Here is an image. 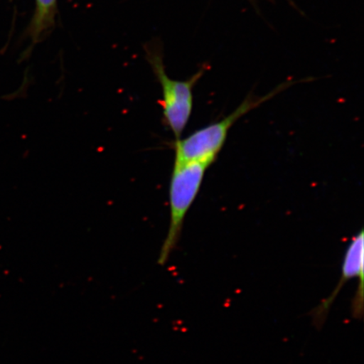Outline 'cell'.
<instances>
[{"label":"cell","instance_id":"obj_1","mask_svg":"<svg viewBox=\"0 0 364 364\" xmlns=\"http://www.w3.org/2000/svg\"><path fill=\"white\" fill-rule=\"evenodd\" d=\"M295 83L292 80L284 82L262 97L248 95L233 112L222 120L202 127L186 138L176 140L173 143L174 163L203 162L212 165L224 147L230 130L236 122Z\"/></svg>","mask_w":364,"mask_h":364},{"label":"cell","instance_id":"obj_2","mask_svg":"<svg viewBox=\"0 0 364 364\" xmlns=\"http://www.w3.org/2000/svg\"><path fill=\"white\" fill-rule=\"evenodd\" d=\"M208 163H174L169 188L170 225L158 257L159 266L166 265L178 245L184 220L203 184Z\"/></svg>","mask_w":364,"mask_h":364},{"label":"cell","instance_id":"obj_3","mask_svg":"<svg viewBox=\"0 0 364 364\" xmlns=\"http://www.w3.org/2000/svg\"><path fill=\"white\" fill-rule=\"evenodd\" d=\"M146 55L154 75L161 86L163 120L176 136L181 135L188 124L193 108V89L202 79L207 68L203 67L186 80H176L168 76L161 50L146 48Z\"/></svg>","mask_w":364,"mask_h":364},{"label":"cell","instance_id":"obj_4","mask_svg":"<svg viewBox=\"0 0 364 364\" xmlns=\"http://www.w3.org/2000/svg\"><path fill=\"white\" fill-rule=\"evenodd\" d=\"M363 230L355 235L346 250L341 275L339 283L336 285L333 292L320 304L311 313L314 323L316 326H321L325 322L330 309L335 299L341 292L347 282L358 279L359 284L357 293L354 296L352 312L354 318H360L363 314V289H364V257H363Z\"/></svg>","mask_w":364,"mask_h":364},{"label":"cell","instance_id":"obj_5","mask_svg":"<svg viewBox=\"0 0 364 364\" xmlns=\"http://www.w3.org/2000/svg\"><path fill=\"white\" fill-rule=\"evenodd\" d=\"M58 0H36V8L27 33L35 44L55 26Z\"/></svg>","mask_w":364,"mask_h":364}]
</instances>
